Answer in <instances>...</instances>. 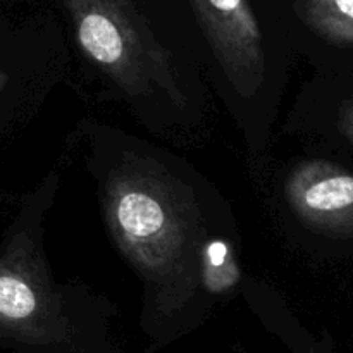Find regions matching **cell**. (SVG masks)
Segmentation results:
<instances>
[{
  "label": "cell",
  "instance_id": "cell-1",
  "mask_svg": "<svg viewBox=\"0 0 353 353\" xmlns=\"http://www.w3.org/2000/svg\"><path fill=\"white\" fill-rule=\"evenodd\" d=\"M47 185L24 203L0 247V341L33 353H85L45 268L38 217Z\"/></svg>",
  "mask_w": 353,
  "mask_h": 353
},
{
  "label": "cell",
  "instance_id": "cell-2",
  "mask_svg": "<svg viewBox=\"0 0 353 353\" xmlns=\"http://www.w3.org/2000/svg\"><path fill=\"white\" fill-rule=\"evenodd\" d=\"M83 54L128 93L152 81L181 99L169 54L152 33L137 0H62Z\"/></svg>",
  "mask_w": 353,
  "mask_h": 353
},
{
  "label": "cell",
  "instance_id": "cell-3",
  "mask_svg": "<svg viewBox=\"0 0 353 353\" xmlns=\"http://www.w3.org/2000/svg\"><path fill=\"white\" fill-rule=\"evenodd\" d=\"M107 205L112 231L141 271L161 278L178 268L185 254V224L161 186L150 179H117Z\"/></svg>",
  "mask_w": 353,
  "mask_h": 353
},
{
  "label": "cell",
  "instance_id": "cell-4",
  "mask_svg": "<svg viewBox=\"0 0 353 353\" xmlns=\"http://www.w3.org/2000/svg\"><path fill=\"white\" fill-rule=\"evenodd\" d=\"M221 68L240 92L262 81L265 69L261 24L248 0H188Z\"/></svg>",
  "mask_w": 353,
  "mask_h": 353
},
{
  "label": "cell",
  "instance_id": "cell-5",
  "mask_svg": "<svg viewBox=\"0 0 353 353\" xmlns=\"http://www.w3.org/2000/svg\"><path fill=\"white\" fill-rule=\"evenodd\" d=\"M290 205L305 223L330 233H353V174L330 162H305L286 185Z\"/></svg>",
  "mask_w": 353,
  "mask_h": 353
},
{
  "label": "cell",
  "instance_id": "cell-6",
  "mask_svg": "<svg viewBox=\"0 0 353 353\" xmlns=\"http://www.w3.org/2000/svg\"><path fill=\"white\" fill-rule=\"evenodd\" d=\"M299 19L331 43H353V0H293Z\"/></svg>",
  "mask_w": 353,
  "mask_h": 353
},
{
  "label": "cell",
  "instance_id": "cell-7",
  "mask_svg": "<svg viewBox=\"0 0 353 353\" xmlns=\"http://www.w3.org/2000/svg\"><path fill=\"white\" fill-rule=\"evenodd\" d=\"M203 278L205 286L212 292H224L236 283L238 269L224 241H210L203 248Z\"/></svg>",
  "mask_w": 353,
  "mask_h": 353
},
{
  "label": "cell",
  "instance_id": "cell-8",
  "mask_svg": "<svg viewBox=\"0 0 353 353\" xmlns=\"http://www.w3.org/2000/svg\"><path fill=\"white\" fill-rule=\"evenodd\" d=\"M343 130L345 134L348 137V140L353 143V103L345 110L343 114Z\"/></svg>",
  "mask_w": 353,
  "mask_h": 353
},
{
  "label": "cell",
  "instance_id": "cell-9",
  "mask_svg": "<svg viewBox=\"0 0 353 353\" xmlns=\"http://www.w3.org/2000/svg\"><path fill=\"white\" fill-rule=\"evenodd\" d=\"M7 81H9V76H7L6 72H2V71H0V93H2L3 90H6V86H7Z\"/></svg>",
  "mask_w": 353,
  "mask_h": 353
}]
</instances>
